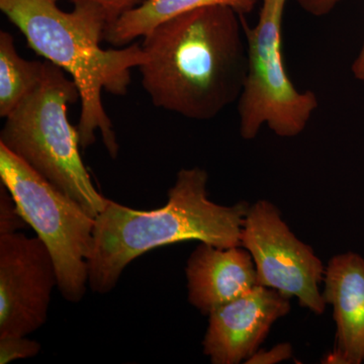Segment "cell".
Instances as JSON below:
<instances>
[{
    "instance_id": "cell-1",
    "label": "cell",
    "mask_w": 364,
    "mask_h": 364,
    "mask_svg": "<svg viewBox=\"0 0 364 364\" xmlns=\"http://www.w3.org/2000/svg\"><path fill=\"white\" fill-rule=\"evenodd\" d=\"M142 39L141 85L158 109L208 121L238 102L247 73V43L244 16L231 7L178 14Z\"/></svg>"
},
{
    "instance_id": "cell-2",
    "label": "cell",
    "mask_w": 364,
    "mask_h": 364,
    "mask_svg": "<svg viewBox=\"0 0 364 364\" xmlns=\"http://www.w3.org/2000/svg\"><path fill=\"white\" fill-rule=\"evenodd\" d=\"M59 0H0V9L25 36L28 46L73 79L80 95L77 127L81 148L97 140L100 132L112 158L119 144L111 119L102 104V92L124 95L131 85V70L146 56L141 44L105 50L107 14L90 2H75L71 11L60 9Z\"/></svg>"
},
{
    "instance_id": "cell-3",
    "label": "cell",
    "mask_w": 364,
    "mask_h": 364,
    "mask_svg": "<svg viewBox=\"0 0 364 364\" xmlns=\"http://www.w3.org/2000/svg\"><path fill=\"white\" fill-rule=\"evenodd\" d=\"M208 174L200 167L181 169L162 208L136 210L107 200L95 217L88 259V284L109 293L124 268L148 251L169 244L198 241L221 248L241 246L248 203L218 205L208 198Z\"/></svg>"
},
{
    "instance_id": "cell-4",
    "label": "cell",
    "mask_w": 364,
    "mask_h": 364,
    "mask_svg": "<svg viewBox=\"0 0 364 364\" xmlns=\"http://www.w3.org/2000/svg\"><path fill=\"white\" fill-rule=\"evenodd\" d=\"M65 74L46 60L40 85L6 117L0 145L95 219L109 198L98 193L81 159L77 129L67 116L68 105L80 100V95L73 79Z\"/></svg>"
},
{
    "instance_id": "cell-5",
    "label": "cell",
    "mask_w": 364,
    "mask_h": 364,
    "mask_svg": "<svg viewBox=\"0 0 364 364\" xmlns=\"http://www.w3.org/2000/svg\"><path fill=\"white\" fill-rule=\"evenodd\" d=\"M0 178L26 224L49 249L60 293L66 301L78 304L87 289L95 218L4 145Z\"/></svg>"
},
{
    "instance_id": "cell-6",
    "label": "cell",
    "mask_w": 364,
    "mask_h": 364,
    "mask_svg": "<svg viewBox=\"0 0 364 364\" xmlns=\"http://www.w3.org/2000/svg\"><path fill=\"white\" fill-rule=\"evenodd\" d=\"M287 0H262L253 28L244 21L247 43V73L238 98L239 131L253 140L267 124L279 136L303 133L318 107L315 93L299 91L286 70L282 23Z\"/></svg>"
},
{
    "instance_id": "cell-7",
    "label": "cell",
    "mask_w": 364,
    "mask_h": 364,
    "mask_svg": "<svg viewBox=\"0 0 364 364\" xmlns=\"http://www.w3.org/2000/svg\"><path fill=\"white\" fill-rule=\"evenodd\" d=\"M241 246L252 256L257 286L269 287L299 306L322 315L326 306L320 284L325 267L314 249L299 240L269 200L250 205L241 232Z\"/></svg>"
},
{
    "instance_id": "cell-8",
    "label": "cell",
    "mask_w": 364,
    "mask_h": 364,
    "mask_svg": "<svg viewBox=\"0 0 364 364\" xmlns=\"http://www.w3.org/2000/svg\"><path fill=\"white\" fill-rule=\"evenodd\" d=\"M56 287L54 260L39 237L0 235V337L28 336L40 329Z\"/></svg>"
},
{
    "instance_id": "cell-9",
    "label": "cell",
    "mask_w": 364,
    "mask_h": 364,
    "mask_svg": "<svg viewBox=\"0 0 364 364\" xmlns=\"http://www.w3.org/2000/svg\"><path fill=\"white\" fill-rule=\"evenodd\" d=\"M291 312V299L256 286L208 315L203 353L213 364H238L259 349L273 324Z\"/></svg>"
},
{
    "instance_id": "cell-10",
    "label": "cell",
    "mask_w": 364,
    "mask_h": 364,
    "mask_svg": "<svg viewBox=\"0 0 364 364\" xmlns=\"http://www.w3.org/2000/svg\"><path fill=\"white\" fill-rule=\"evenodd\" d=\"M323 298L333 308L335 344L327 364L364 361V257L346 252L333 256L325 268Z\"/></svg>"
},
{
    "instance_id": "cell-11",
    "label": "cell",
    "mask_w": 364,
    "mask_h": 364,
    "mask_svg": "<svg viewBox=\"0 0 364 364\" xmlns=\"http://www.w3.org/2000/svg\"><path fill=\"white\" fill-rule=\"evenodd\" d=\"M186 272L189 303L203 315L257 286L252 256L242 246L221 248L200 242Z\"/></svg>"
},
{
    "instance_id": "cell-12",
    "label": "cell",
    "mask_w": 364,
    "mask_h": 364,
    "mask_svg": "<svg viewBox=\"0 0 364 364\" xmlns=\"http://www.w3.org/2000/svg\"><path fill=\"white\" fill-rule=\"evenodd\" d=\"M258 0H147L107 26L105 39L114 46L130 45L145 37L155 26L170 18L202 7L222 6L240 16L252 13Z\"/></svg>"
},
{
    "instance_id": "cell-13",
    "label": "cell",
    "mask_w": 364,
    "mask_h": 364,
    "mask_svg": "<svg viewBox=\"0 0 364 364\" xmlns=\"http://www.w3.org/2000/svg\"><path fill=\"white\" fill-rule=\"evenodd\" d=\"M45 61L18 55L11 33L0 32V117H9L40 85Z\"/></svg>"
},
{
    "instance_id": "cell-14",
    "label": "cell",
    "mask_w": 364,
    "mask_h": 364,
    "mask_svg": "<svg viewBox=\"0 0 364 364\" xmlns=\"http://www.w3.org/2000/svg\"><path fill=\"white\" fill-rule=\"evenodd\" d=\"M41 344L26 336L0 337V363L33 358L39 354Z\"/></svg>"
},
{
    "instance_id": "cell-15",
    "label": "cell",
    "mask_w": 364,
    "mask_h": 364,
    "mask_svg": "<svg viewBox=\"0 0 364 364\" xmlns=\"http://www.w3.org/2000/svg\"><path fill=\"white\" fill-rule=\"evenodd\" d=\"M26 224L11 193L1 183L0 188V235L16 233Z\"/></svg>"
},
{
    "instance_id": "cell-16",
    "label": "cell",
    "mask_w": 364,
    "mask_h": 364,
    "mask_svg": "<svg viewBox=\"0 0 364 364\" xmlns=\"http://www.w3.org/2000/svg\"><path fill=\"white\" fill-rule=\"evenodd\" d=\"M70 1L72 4L90 2L102 7L107 14V21H109L107 26H109L114 23L117 18H121L123 14L142 6L147 0H70Z\"/></svg>"
},
{
    "instance_id": "cell-17",
    "label": "cell",
    "mask_w": 364,
    "mask_h": 364,
    "mask_svg": "<svg viewBox=\"0 0 364 364\" xmlns=\"http://www.w3.org/2000/svg\"><path fill=\"white\" fill-rule=\"evenodd\" d=\"M293 356V348L289 343L277 345L269 350H259L258 349L245 363L253 364H275L287 360Z\"/></svg>"
},
{
    "instance_id": "cell-18",
    "label": "cell",
    "mask_w": 364,
    "mask_h": 364,
    "mask_svg": "<svg viewBox=\"0 0 364 364\" xmlns=\"http://www.w3.org/2000/svg\"><path fill=\"white\" fill-rule=\"evenodd\" d=\"M341 0H296L306 13L315 16H324L331 13Z\"/></svg>"
},
{
    "instance_id": "cell-19",
    "label": "cell",
    "mask_w": 364,
    "mask_h": 364,
    "mask_svg": "<svg viewBox=\"0 0 364 364\" xmlns=\"http://www.w3.org/2000/svg\"><path fill=\"white\" fill-rule=\"evenodd\" d=\"M352 71H353L354 76L359 80L364 81V43L361 51L359 53L358 59L354 62L352 65Z\"/></svg>"
}]
</instances>
